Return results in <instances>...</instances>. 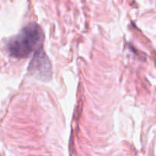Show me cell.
Segmentation results:
<instances>
[{
    "instance_id": "cell-1",
    "label": "cell",
    "mask_w": 156,
    "mask_h": 156,
    "mask_svg": "<svg viewBox=\"0 0 156 156\" xmlns=\"http://www.w3.org/2000/svg\"><path fill=\"white\" fill-rule=\"evenodd\" d=\"M43 41L44 33L41 27L36 23H30L9 40L6 48L13 57L26 58L33 52L41 50Z\"/></svg>"
},
{
    "instance_id": "cell-2",
    "label": "cell",
    "mask_w": 156,
    "mask_h": 156,
    "mask_svg": "<svg viewBox=\"0 0 156 156\" xmlns=\"http://www.w3.org/2000/svg\"><path fill=\"white\" fill-rule=\"evenodd\" d=\"M29 69L41 79H48L51 75V66L44 52L39 50L35 53L34 57L29 66Z\"/></svg>"
}]
</instances>
